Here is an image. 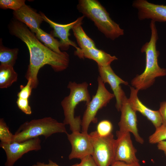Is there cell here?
<instances>
[{
    "mask_svg": "<svg viewBox=\"0 0 166 166\" xmlns=\"http://www.w3.org/2000/svg\"><path fill=\"white\" fill-rule=\"evenodd\" d=\"M130 90L128 100L132 109L146 117L152 122L155 128L161 126L163 124V121L159 111L151 109L144 105L138 98V90L132 86L130 87Z\"/></svg>",
    "mask_w": 166,
    "mask_h": 166,
    "instance_id": "9a60e30c",
    "label": "cell"
},
{
    "mask_svg": "<svg viewBox=\"0 0 166 166\" xmlns=\"http://www.w3.org/2000/svg\"><path fill=\"white\" fill-rule=\"evenodd\" d=\"M112 129L111 123L108 120H104L98 124L96 131L99 136H105L111 133Z\"/></svg>",
    "mask_w": 166,
    "mask_h": 166,
    "instance_id": "d4e9b609",
    "label": "cell"
},
{
    "mask_svg": "<svg viewBox=\"0 0 166 166\" xmlns=\"http://www.w3.org/2000/svg\"><path fill=\"white\" fill-rule=\"evenodd\" d=\"M18 49H10L0 46V62L1 65L13 66L17 57Z\"/></svg>",
    "mask_w": 166,
    "mask_h": 166,
    "instance_id": "44dd1931",
    "label": "cell"
},
{
    "mask_svg": "<svg viewBox=\"0 0 166 166\" xmlns=\"http://www.w3.org/2000/svg\"><path fill=\"white\" fill-rule=\"evenodd\" d=\"M65 124L51 117L34 119L21 125L14 134L13 142H22L43 136L46 138L53 134L68 133Z\"/></svg>",
    "mask_w": 166,
    "mask_h": 166,
    "instance_id": "5b68a950",
    "label": "cell"
},
{
    "mask_svg": "<svg viewBox=\"0 0 166 166\" xmlns=\"http://www.w3.org/2000/svg\"><path fill=\"white\" fill-rule=\"evenodd\" d=\"M18 74L13 66L0 65V88H6L10 86L18 79Z\"/></svg>",
    "mask_w": 166,
    "mask_h": 166,
    "instance_id": "d6986e66",
    "label": "cell"
},
{
    "mask_svg": "<svg viewBox=\"0 0 166 166\" xmlns=\"http://www.w3.org/2000/svg\"><path fill=\"white\" fill-rule=\"evenodd\" d=\"M74 53L80 58L84 57L96 61L98 66L105 67L110 65L113 61L117 59L115 56H112L103 50L96 48L81 50L79 48Z\"/></svg>",
    "mask_w": 166,
    "mask_h": 166,
    "instance_id": "e0dca14e",
    "label": "cell"
},
{
    "mask_svg": "<svg viewBox=\"0 0 166 166\" xmlns=\"http://www.w3.org/2000/svg\"><path fill=\"white\" fill-rule=\"evenodd\" d=\"M40 14L44 21L48 23L53 28V36L57 37L60 39V48L61 50H67L69 49L70 46L74 47L76 49H77L78 47H77L76 44L69 38V37L70 35L69 31L70 29H72L73 26L80 20L81 17L70 23L66 24H61L52 21L41 12Z\"/></svg>",
    "mask_w": 166,
    "mask_h": 166,
    "instance_id": "5bb4252c",
    "label": "cell"
},
{
    "mask_svg": "<svg viewBox=\"0 0 166 166\" xmlns=\"http://www.w3.org/2000/svg\"><path fill=\"white\" fill-rule=\"evenodd\" d=\"M166 140V125L162 124L156 128L155 132L149 137L148 140L151 144H157Z\"/></svg>",
    "mask_w": 166,
    "mask_h": 166,
    "instance_id": "603a6c76",
    "label": "cell"
},
{
    "mask_svg": "<svg viewBox=\"0 0 166 166\" xmlns=\"http://www.w3.org/2000/svg\"><path fill=\"white\" fill-rule=\"evenodd\" d=\"M26 84L24 86L21 85L20 86V91L18 93V98L28 99L31 95L33 89L32 81L30 79H29Z\"/></svg>",
    "mask_w": 166,
    "mask_h": 166,
    "instance_id": "484cf974",
    "label": "cell"
},
{
    "mask_svg": "<svg viewBox=\"0 0 166 166\" xmlns=\"http://www.w3.org/2000/svg\"><path fill=\"white\" fill-rule=\"evenodd\" d=\"M71 146V151L69 156V160L78 159L81 160L88 156H92L93 147L91 137L88 132H72L67 134Z\"/></svg>",
    "mask_w": 166,
    "mask_h": 166,
    "instance_id": "30bf717a",
    "label": "cell"
},
{
    "mask_svg": "<svg viewBox=\"0 0 166 166\" xmlns=\"http://www.w3.org/2000/svg\"><path fill=\"white\" fill-rule=\"evenodd\" d=\"M84 17L81 16L80 20L72 29L79 48L82 50L97 48L94 41L86 34L81 26Z\"/></svg>",
    "mask_w": 166,
    "mask_h": 166,
    "instance_id": "ac0fdd59",
    "label": "cell"
},
{
    "mask_svg": "<svg viewBox=\"0 0 166 166\" xmlns=\"http://www.w3.org/2000/svg\"><path fill=\"white\" fill-rule=\"evenodd\" d=\"M78 166H98L92 156H87L81 160Z\"/></svg>",
    "mask_w": 166,
    "mask_h": 166,
    "instance_id": "83f0119b",
    "label": "cell"
},
{
    "mask_svg": "<svg viewBox=\"0 0 166 166\" xmlns=\"http://www.w3.org/2000/svg\"><path fill=\"white\" fill-rule=\"evenodd\" d=\"M10 29L12 34L25 43L29 49L30 63L25 77L27 80L31 79L33 89L38 86L39 71L45 65H50L56 72L63 71L68 67L69 55L66 52L59 54L44 45L23 24L14 22Z\"/></svg>",
    "mask_w": 166,
    "mask_h": 166,
    "instance_id": "6da1fadb",
    "label": "cell"
},
{
    "mask_svg": "<svg viewBox=\"0 0 166 166\" xmlns=\"http://www.w3.org/2000/svg\"><path fill=\"white\" fill-rule=\"evenodd\" d=\"M88 86L86 82L77 83L70 81L67 85L70 90L69 94L61 102L64 115L63 123L65 125H69L72 132H80L81 129L82 120L80 116L74 117V110L80 102H85L86 105L91 101Z\"/></svg>",
    "mask_w": 166,
    "mask_h": 166,
    "instance_id": "277c9868",
    "label": "cell"
},
{
    "mask_svg": "<svg viewBox=\"0 0 166 166\" xmlns=\"http://www.w3.org/2000/svg\"><path fill=\"white\" fill-rule=\"evenodd\" d=\"M110 166H141L140 164H131L127 163L125 162L120 161H116Z\"/></svg>",
    "mask_w": 166,
    "mask_h": 166,
    "instance_id": "4dcf8cb0",
    "label": "cell"
},
{
    "mask_svg": "<svg viewBox=\"0 0 166 166\" xmlns=\"http://www.w3.org/2000/svg\"><path fill=\"white\" fill-rule=\"evenodd\" d=\"M116 136L115 147V161L129 164H140L136 156L137 150L133 144L130 133L117 131Z\"/></svg>",
    "mask_w": 166,
    "mask_h": 166,
    "instance_id": "9c48e42d",
    "label": "cell"
},
{
    "mask_svg": "<svg viewBox=\"0 0 166 166\" xmlns=\"http://www.w3.org/2000/svg\"><path fill=\"white\" fill-rule=\"evenodd\" d=\"M150 27L151 31L150 40L143 45L141 49V52L145 53L146 56L145 69L140 74L136 75L131 82L132 86L139 91L150 87L156 77L166 75V69L160 67L158 64L160 53L156 48L158 36L155 22L151 21Z\"/></svg>",
    "mask_w": 166,
    "mask_h": 166,
    "instance_id": "7a4b0ae2",
    "label": "cell"
},
{
    "mask_svg": "<svg viewBox=\"0 0 166 166\" xmlns=\"http://www.w3.org/2000/svg\"><path fill=\"white\" fill-rule=\"evenodd\" d=\"M158 110L162 118V124L166 125V101L160 103V108Z\"/></svg>",
    "mask_w": 166,
    "mask_h": 166,
    "instance_id": "f1b7e54d",
    "label": "cell"
},
{
    "mask_svg": "<svg viewBox=\"0 0 166 166\" xmlns=\"http://www.w3.org/2000/svg\"><path fill=\"white\" fill-rule=\"evenodd\" d=\"M92 139V156L98 166H110L115 161V139L112 133L105 136H99L96 131L89 134Z\"/></svg>",
    "mask_w": 166,
    "mask_h": 166,
    "instance_id": "52a82bcc",
    "label": "cell"
},
{
    "mask_svg": "<svg viewBox=\"0 0 166 166\" xmlns=\"http://www.w3.org/2000/svg\"><path fill=\"white\" fill-rule=\"evenodd\" d=\"M14 17L18 20L25 24L33 33L37 32L44 20L40 14L33 10L25 4L19 9L14 11Z\"/></svg>",
    "mask_w": 166,
    "mask_h": 166,
    "instance_id": "2e32d148",
    "label": "cell"
},
{
    "mask_svg": "<svg viewBox=\"0 0 166 166\" xmlns=\"http://www.w3.org/2000/svg\"><path fill=\"white\" fill-rule=\"evenodd\" d=\"M41 143V140L38 137L22 142H14L9 144L0 143V147L5 151L6 156L5 166H13L25 153L32 151L40 150Z\"/></svg>",
    "mask_w": 166,
    "mask_h": 166,
    "instance_id": "ba28073f",
    "label": "cell"
},
{
    "mask_svg": "<svg viewBox=\"0 0 166 166\" xmlns=\"http://www.w3.org/2000/svg\"><path fill=\"white\" fill-rule=\"evenodd\" d=\"M157 147L159 150L164 152L166 157V141H163L157 143Z\"/></svg>",
    "mask_w": 166,
    "mask_h": 166,
    "instance_id": "1f68e13d",
    "label": "cell"
},
{
    "mask_svg": "<svg viewBox=\"0 0 166 166\" xmlns=\"http://www.w3.org/2000/svg\"><path fill=\"white\" fill-rule=\"evenodd\" d=\"M14 134L10 131L9 128L3 118L0 119V140L1 143L9 144L13 141Z\"/></svg>",
    "mask_w": 166,
    "mask_h": 166,
    "instance_id": "7402d4cb",
    "label": "cell"
},
{
    "mask_svg": "<svg viewBox=\"0 0 166 166\" xmlns=\"http://www.w3.org/2000/svg\"><path fill=\"white\" fill-rule=\"evenodd\" d=\"M132 6L137 10L140 20L151 19L155 22H166V5L155 4L146 0H135Z\"/></svg>",
    "mask_w": 166,
    "mask_h": 166,
    "instance_id": "7c38bea8",
    "label": "cell"
},
{
    "mask_svg": "<svg viewBox=\"0 0 166 166\" xmlns=\"http://www.w3.org/2000/svg\"><path fill=\"white\" fill-rule=\"evenodd\" d=\"M98 67L99 77L105 84L107 83L110 85L116 99V107L118 111H120L123 99L126 96L120 85L123 84L128 85V83L116 75L110 65Z\"/></svg>",
    "mask_w": 166,
    "mask_h": 166,
    "instance_id": "4fadbf2b",
    "label": "cell"
},
{
    "mask_svg": "<svg viewBox=\"0 0 166 166\" xmlns=\"http://www.w3.org/2000/svg\"><path fill=\"white\" fill-rule=\"evenodd\" d=\"M121 114L118 123L120 132H129L133 134L136 140L140 144H143L144 140L140 135L137 128L136 112L131 107L128 98L125 96L122 100L120 109Z\"/></svg>",
    "mask_w": 166,
    "mask_h": 166,
    "instance_id": "8fae6325",
    "label": "cell"
},
{
    "mask_svg": "<svg viewBox=\"0 0 166 166\" xmlns=\"http://www.w3.org/2000/svg\"><path fill=\"white\" fill-rule=\"evenodd\" d=\"M16 104L18 108L27 115L32 113V110L29 104V99L18 98Z\"/></svg>",
    "mask_w": 166,
    "mask_h": 166,
    "instance_id": "4316f807",
    "label": "cell"
},
{
    "mask_svg": "<svg viewBox=\"0 0 166 166\" xmlns=\"http://www.w3.org/2000/svg\"><path fill=\"white\" fill-rule=\"evenodd\" d=\"M78 11L93 21L98 29L108 38L114 40L124 34V30L112 20L105 8L97 0H79Z\"/></svg>",
    "mask_w": 166,
    "mask_h": 166,
    "instance_id": "3957f363",
    "label": "cell"
},
{
    "mask_svg": "<svg viewBox=\"0 0 166 166\" xmlns=\"http://www.w3.org/2000/svg\"><path fill=\"white\" fill-rule=\"evenodd\" d=\"M37 38L43 42L45 45L54 51L60 54H62L65 52H61L59 49L60 41L53 37L51 34L45 32L40 28L36 33Z\"/></svg>",
    "mask_w": 166,
    "mask_h": 166,
    "instance_id": "ffe728a7",
    "label": "cell"
},
{
    "mask_svg": "<svg viewBox=\"0 0 166 166\" xmlns=\"http://www.w3.org/2000/svg\"><path fill=\"white\" fill-rule=\"evenodd\" d=\"M33 166H59L56 163L54 162L51 160H49L48 164H45L44 163L38 162L33 165ZM70 166H78V164H76Z\"/></svg>",
    "mask_w": 166,
    "mask_h": 166,
    "instance_id": "f546056e",
    "label": "cell"
},
{
    "mask_svg": "<svg viewBox=\"0 0 166 166\" xmlns=\"http://www.w3.org/2000/svg\"><path fill=\"white\" fill-rule=\"evenodd\" d=\"M24 0H0V7L3 9L18 10L25 4Z\"/></svg>",
    "mask_w": 166,
    "mask_h": 166,
    "instance_id": "cb8c5ba5",
    "label": "cell"
},
{
    "mask_svg": "<svg viewBox=\"0 0 166 166\" xmlns=\"http://www.w3.org/2000/svg\"><path fill=\"white\" fill-rule=\"evenodd\" d=\"M98 87L95 94L90 102L86 105V109L84 113L81 122L82 132H88L90 123H96V116L98 111L106 106L115 97L106 88L105 83L100 77L97 78Z\"/></svg>",
    "mask_w": 166,
    "mask_h": 166,
    "instance_id": "8992f818",
    "label": "cell"
}]
</instances>
